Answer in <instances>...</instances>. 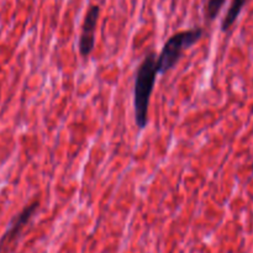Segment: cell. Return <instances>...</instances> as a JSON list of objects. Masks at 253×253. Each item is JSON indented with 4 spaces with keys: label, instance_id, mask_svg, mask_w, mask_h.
Listing matches in <instances>:
<instances>
[{
    "label": "cell",
    "instance_id": "cell-4",
    "mask_svg": "<svg viewBox=\"0 0 253 253\" xmlns=\"http://www.w3.org/2000/svg\"><path fill=\"white\" fill-rule=\"evenodd\" d=\"M99 16H100V6L99 5H90L86 10L82 24V32L79 37L78 47L79 53L83 58H88L94 51L95 47V30L98 25Z\"/></svg>",
    "mask_w": 253,
    "mask_h": 253
},
{
    "label": "cell",
    "instance_id": "cell-1",
    "mask_svg": "<svg viewBox=\"0 0 253 253\" xmlns=\"http://www.w3.org/2000/svg\"><path fill=\"white\" fill-rule=\"evenodd\" d=\"M158 66L157 54L150 51L145 54L141 63L138 64L133 85V108H135V121L140 130L148 125V109L150 100L155 89L157 79Z\"/></svg>",
    "mask_w": 253,
    "mask_h": 253
},
{
    "label": "cell",
    "instance_id": "cell-3",
    "mask_svg": "<svg viewBox=\"0 0 253 253\" xmlns=\"http://www.w3.org/2000/svg\"><path fill=\"white\" fill-rule=\"evenodd\" d=\"M40 208V200H34L29 205L24 208L19 214L15 215L10 221L9 227L0 239V253H7L10 249L19 240L20 235L24 231L25 227L31 222L32 217L35 216L36 211Z\"/></svg>",
    "mask_w": 253,
    "mask_h": 253
},
{
    "label": "cell",
    "instance_id": "cell-7",
    "mask_svg": "<svg viewBox=\"0 0 253 253\" xmlns=\"http://www.w3.org/2000/svg\"><path fill=\"white\" fill-rule=\"evenodd\" d=\"M252 175H253V169H252Z\"/></svg>",
    "mask_w": 253,
    "mask_h": 253
},
{
    "label": "cell",
    "instance_id": "cell-5",
    "mask_svg": "<svg viewBox=\"0 0 253 253\" xmlns=\"http://www.w3.org/2000/svg\"><path fill=\"white\" fill-rule=\"evenodd\" d=\"M249 0H232L231 4H230L229 10H227L226 15H225L224 20L221 22V31L222 32H227L231 30L232 25L236 22L237 17L240 16L241 14L242 9L246 5V2Z\"/></svg>",
    "mask_w": 253,
    "mask_h": 253
},
{
    "label": "cell",
    "instance_id": "cell-2",
    "mask_svg": "<svg viewBox=\"0 0 253 253\" xmlns=\"http://www.w3.org/2000/svg\"><path fill=\"white\" fill-rule=\"evenodd\" d=\"M204 35L203 27H193L189 30H182L173 34L166 41L162 51L158 54L157 66L160 73H166L174 68L183 57L185 49L197 43Z\"/></svg>",
    "mask_w": 253,
    "mask_h": 253
},
{
    "label": "cell",
    "instance_id": "cell-6",
    "mask_svg": "<svg viewBox=\"0 0 253 253\" xmlns=\"http://www.w3.org/2000/svg\"><path fill=\"white\" fill-rule=\"evenodd\" d=\"M225 2H226V0H208L207 6H205V19H207V21H214L219 16Z\"/></svg>",
    "mask_w": 253,
    "mask_h": 253
}]
</instances>
